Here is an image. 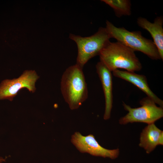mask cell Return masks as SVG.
Segmentation results:
<instances>
[{"instance_id": "30bf717a", "label": "cell", "mask_w": 163, "mask_h": 163, "mask_svg": "<svg viewBox=\"0 0 163 163\" xmlns=\"http://www.w3.org/2000/svg\"><path fill=\"white\" fill-rule=\"evenodd\" d=\"M138 25L150 34L153 42L157 47L161 59H163V18L162 16L156 17L152 23L146 18L139 17L137 20Z\"/></svg>"}, {"instance_id": "8fae6325", "label": "cell", "mask_w": 163, "mask_h": 163, "mask_svg": "<svg viewBox=\"0 0 163 163\" xmlns=\"http://www.w3.org/2000/svg\"><path fill=\"white\" fill-rule=\"evenodd\" d=\"M162 134L163 131L157 127L154 123L149 124L140 134L139 145L147 153H149L159 145V139Z\"/></svg>"}, {"instance_id": "277c9868", "label": "cell", "mask_w": 163, "mask_h": 163, "mask_svg": "<svg viewBox=\"0 0 163 163\" xmlns=\"http://www.w3.org/2000/svg\"><path fill=\"white\" fill-rule=\"evenodd\" d=\"M69 38L76 43L78 50L76 63L83 68L91 59L99 55L110 38L105 27H100L94 34L82 37L70 34Z\"/></svg>"}, {"instance_id": "7c38bea8", "label": "cell", "mask_w": 163, "mask_h": 163, "mask_svg": "<svg viewBox=\"0 0 163 163\" xmlns=\"http://www.w3.org/2000/svg\"><path fill=\"white\" fill-rule=\"evenodd\" d=\"M113 10L115 15L120 18L131 14V3L129 0H102Z\"/></svg>"}, {"instance_id": "ba28073f", "label": "cell", "mask_w": 163, "mask_h": 163, "mask_svg": "<svg viewBox=\"0 0 163 163\" xmlns=\"http://www.w3.org/2000/svg\"><path fill=\"white\" fill-rule=\"evenodd\" d=\"M96 72L102 85L105 99V110L104 119L107 120L110 117L112 107V77L111 72L101 62L96 66Z\"/></svg>"}, {"instance_id": "9c48e42d", "label": "cell", "mask_w": 163, "mask_h": 163, "mask_svg": "<svg viewBox=\"0 0 163 163\" xmlns=\"http://www.w3.org/2000/svg\"><path fill=\"white\" fill-rule=\"evenodd\" d=\"M112 73L114 76L124 80L136 86L156 104L159 105L160 107H163V101L151 90L148 83L147 78L145 75L118 69L113 71Z\"/></svg>"}, {"instance_id": "5b68a950", "label": "cell", "mask_w": 163, "mask_h": 163, "mask_svg": "<svg viewBox=\"0 0 163 163\" xmlns=\"http://www.w3.org/2000/svg\"><path fill=\"white\" fill-rule=\"evenodd\" d=\"M139 103L141 106L140 107L133 108L123 102L124 109L128 113L119 119L120 124L140 122L149 124L154 123L163 117V107L157 106L155 102L149 97L147 96L142 98Z\"/></svg>"}, {"instance_id": "52a82bcc", "label": "cell", "mask_w": 163, "mask_h": 163, "mask_svg": "<svg viewBox=\"0 0 163 163\" xmlns=\"http://www.w3.org/2000/svg\"><path fill=\"white\" fill-rule=\"evenodd\" d=\"M71 141L82 153H87L93 156L108 158L112 159L117 158L119 154L118 149L110 150L102 147L92 134L85 136L79 132H76L72 136Z\"/></svg>"}, {"instance_id": "3957f363", "label": "cell", "mask_w": 163, "mask_h": 163, "mask_svg": "<svg viewBox=\"0 0 163 163\" xmlns=\"http://www.w3.org/2000/svg\"><path fill=\"white\" fill-rule=\"evenodd\" d=\"M106 29L110 38H114L134 51H140L153 60L161 59L153 41L143 37L140 31H130L124 27H117L107 20Z\"/></svg>"}, {"instance_id": "6da1fadb", "label": "cell", "mask_w": 163, "mask_h": 163, "mask_svg": "<svg viewBox=\"0 0 163 163\" xmlns=\"http://www.w3.org/2000/svg\"><path fill=\"white\" fill-rule=\"evenodd\" d=\"M60 87L63 97L70 108H78L88 96L82 68L76 64L68 67L62 75Z\"/></svg>"}, {"instance_id": "8992f818", "label": "cell", "mask_w": 163, "mask_h": 163, "mask_svg": "<svg viewBox=\"0 0 163 163\" xmlns=\"http://www.w3.org/2000/svg\"><path fill=\"white\" fill-rule=\"evenodd\" d=\"M39 77L34 70H26L18 78L6 79L0 84V100L12 101L21 89L26 88L30 92L35 91V83Z\"/></svg>"}, {"instance_id": "4fadbf2b", "label": "cell", "mask_w": 163, "mask_h": 163, "mask_svg": "<svg viewBox=\"0 0 163 163\" xmlns=\"http://www.w3.org/2000/svg\"><path fill=\"white\" fill-rule=\"evenodd\" d=\"M10 46L13 47H20L23 46L26 41V35L21 30L13 29L11 30L10 34Z\"/></svg>"}, {"instance_id": "5bb4252c", "label": "cell", "mask_w": 163, "mask_h": 163, "mask_svg": "<svg viewBox=\"0 0 163 163\" xmlns=\"http://www.w3.org/2000/svg\"><path fill=\"white\" fill-rule=\"evenodd\" d=\"M6 158H4L2 157H0V163H2L5 161Z\"/></svg>"}, {"instance_id": "7a4b0ae2", "label": "cell", "mask_w": 163, "mask_h": 163, "mask_svg": "<svg viewBox=\"0 0 163 163\" xmlns=\"http://www.w3.org/2000/svg\"><path fill=\"white\" fill-rule=\"evenodd\" d=\"M100 61L111 72L118 69L135 72L142 69L135 51L120 43L109 41L99 55Z\"/></svg>"}]
</instances>
